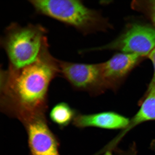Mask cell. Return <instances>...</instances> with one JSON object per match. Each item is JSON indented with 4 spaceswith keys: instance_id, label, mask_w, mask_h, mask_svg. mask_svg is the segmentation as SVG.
Instances as JSON below:
<instances>
[{
    "instance_id": "obj_7",
    "label": "cell",
    "mask_w": 155,
    "mask_h": 155,
    "mask_svg": "<svg viewBox=\"0 0 155 155\" xmlns=\"http://www.w3.org/2000/svg\"><path fill=\"white\" fill-rule=\"evenodd\" d=\"M142 58L137 54H115L102 63L104 79L108 90L117 91Z\"/></svg>"
},
{
    "instance_id": "obj_8",
    "label": "cell",
    "mask_w": 155,
    "mask_h": 155,
    "mask_svg": "<svg viewBox=\"0 0 155 155\" xmlns=\"http://www.w3.org/2000/svg\"><path fill=\"white\" fill-rule=\"evenodd\" d=\"M129 118L113 111L90 114H78L73 121L79 128L95 127L108 130H123L127 127Z\"/></svg>"
},
{
    "instance_id": "obj_3",
    "label": "cell",
    "mask_w": 155,
    "mask_h": 155,
    "mask_svg": "<svg viewBox=\"0 0 155 155\" xmlns=\"http://www.w3.org/2000/svg\"><path fill=\"white\" fill-rule=\"evenodd\" d=\"M35 12L60 21L84 35L106 31L112 28L108 20L98 11L77 0H30Z\"/></svg>"
},
{
    "instance_id": "obj_4",
    "label": "cell",
    "mask_w": 155,
    "mask_h": 155,
    "mask_svg": "<svg viewBox=\"0 0 155 155\" xmlns=\"http://www.w3.org/2000/svg\"><path fill=\"white\" fill-rule=\"evenodd\" d=\"M60 74L74 88L98 96L108 90L102 63L88 64L59 61Z\"/></svg>"
},
{
    "instance_id": "obj_13",
    "label": "cell",
    "mask_w": 155,
    "mask_h": 155,
    "mask_svg": "<svg viewBox=\"0 0 155 155\" xmlns=\"http://www.w3.org/2000/svg\"><path fill=\"white\" fill-rule=\"evenodd\" d=\"M150 10L151 18L155 24V1H152L150 3Z\"/></svg>"
},
{
    "instance_id": "obj_10",
    "label": "cell",
    "mask_w": 155,
    "mask_h": 155,
    "mask_svg": "<svg viewBox=\"0 0 155 155\" xmlns=\"http://www.w3.org/2000/svg\"><path fill=\"white\" fill-rule=\"evenodd\" d=\"M75 110L66 103H58L52 108L50 113L51 120L59 127H67L73 121L77 116Z\"/></svg>"
},
{
    "instance_id": "obj_1",
    "label": "cell",
    "mask_w": 155,
    "mask_h": 155,
    "mask_svg": "<svg viewBox=\"0 0 155 155\" xmlns=\"http://www.w3.org/2000/svg\"><path fill=\"white\" fill-rule=\"evenodd\" d=\"M48 49L30 65L1 72L4 110L24 124L44 116L50 83L60 74L59 60L53 57Z\"/></svg>"
},
{
    "instance_id": "obj_12",
    "label": "cell",
    "mask_w": 155,
    "mask_h": 155,
    "mask_svg": "<svg viewBox=\"0 0 155 155\" xmlns=\"http://www.w3.org/2000/svg\"><path fill=\"white\" fill-rule=\"evenodd\" d=\"M149 58L152 61L154 67V75L151 83H155V48L148 55Z\"/></svg>"
},
{
    "instance_id": "obj_14",
    "label": "cell",
    "mask_w": 155,
    "mask_h": 155,
    "mask_svg": "<svg viewBox=\"0 0 155 155\" xmlns=\"http://www.w3.org/2000/svg\"><path fill=\"white\" fill-rule=\"evenodd\" d=\"M150 148L151 150L154 151L155 153V139L151 142L150 145Z\"/></svg>"
},
{
    "instance_id": "obj_6",
    "label": "cell",
    "mask_w": 155,
    "mask_h": 155,
    "mask_svg": "<svg viewBox=\"0 0 155 155\" xmlns=\"http://www.w3.org/2000/svg\"><path fill=\"white\" fill-rule=\"evenodd\" d=\"M24 124L31 155H60L57 139L48 127L45 116L34 118Z\"/></svg>"
},
{
    "instance_id": "obj_2",
    "label": "cell",
    "mask_w": 155,
    "mask_h": 155,
    "mask_svg": "<svg viewBox=\"0 0 155 155\" xmlns=\"http://www.w3.org/2000/svg\"><path fill=\"white\" fill-rule=\"evenodd\" d=\"M4 32L1 44L8 58L9 69L16 70L31 64L49 48L48 31L40 24L22 26L12 23Z\"/></svg>"
},
{
    "instance_id": "obj_5",
    "label": "cell",
    "mask_w": 155,
    "mask_h": 155,
    "mask_svg": "<svg viewBox=\"0 0 155 155\" xmlns=\"http://www.w3.org/2000/svg\"><path fill=\"white\" fill-rule=\"evenodd\" d=\"M155 48V28L133 22L128 25L115 40L104 46L91 48L88 51L118 50L143 57L149 55Z\"/></svg>"
},
{
    "instance_id": "obj_9",
    "label": "cell",
    "mask_w": 155,
    "mask_h": 155,
    "mask_svg": "<svg viewBox=\"0 0 155 155\" xmlns=\"http://www.w3.org/2000/svg\"><path fill=\"white\" fill-rule=\"evenodd\" d=\"M140 109L130 119L129 124L116 137L120 141L126 135L137 126L148 121L155 120V83H150L144 95L139 102Z\"/></svg>"
},
{
    "instance_id": "obj_11",
    "label": "cell",
    "mask_w": 155,
    "mask_h": 155,
    "mask_svg": "<svg viewBox=\"0 0 155 155\" xmlns=\"http://www.w3.org/2000/svg\"><path fill=\"white\" fill-rule=\"evenodd\" d=\"M115 150L117 155H137V146L135 143L131 144L127 150H123L117 148Z\"/></svg>"
}]
</instances>
